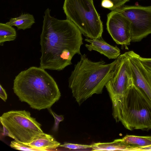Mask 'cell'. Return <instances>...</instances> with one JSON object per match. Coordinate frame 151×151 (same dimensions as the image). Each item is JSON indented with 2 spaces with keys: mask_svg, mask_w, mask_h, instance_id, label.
<instances>
[{
  "mask_svg": "<svg viewBox=\"0 0 151 151\" xmlns=\"http://www.w3.org/2000/svg\"><path fill=\"white\" fill-rule=\"evenodd\" d=\"M85 41L89 44L85 46L89 51H96L109 59H116L120 54V50L116 46H114L106 42L102 37L96 39L86 38Z\"/></svg>",
  "mask_w": 151,
  "mask_h": 151,
  "instance_id": "obj_11",
  "label": "cell"
},
{
  "mask_svg": "<svg viewBox=\"0 0 151 151\" xmlns=\"http://www.w3.org/2000/svg\"><path fill=\"white\" fill-rule=\"evenodd\" d=\"M63 8L67 18L87 38L102 37L103 23L93 0H64Z\"/></svg>",
  "mask_w": 151,
  "mask_h": 151,
  "instance_id": "obj_5",
  "label": "cell"
},
{
  "mask_svg": "<svg viewBox=\"0 0 151 151\" xmlns=\"http://www.w3.org/2000/svg\"><path fill=\"white\" fill-rule=\"evenodd\" d=\"M13 89L21 101L39 110L50 108L61 96L55 80L40 67L21 71L15 77Z\"/></svg>",
  "mask_w": 151,
  "mask_h": 151,
  "instance_id": "obj_2",
  "label": "cell"
},
{
  "mask_svg": "<svg viewBox=\"0 0 151 151\" xmlns=\"http://www.w3.org/2000/svg\"><path fill=\"white\" fill-rule=\"evenodd\" d=\"M112 110L116 122L127 129H151V102L134 84L112 104Z\"/></svg>",
  "mask_w": 151,
  "mask_h": 151,
  "instance_id": "obj_4",
  "label": "cell"
},
{
  "mask_svg": "<svg viewBox=\"0 0 151 151\" xmlns=\"http://www.w3.org/2000/svg\"><path fill=\"white\" fill-rule=\"evenodd\" d=\"M60 146L68 148L70 150L86 149L91 147V145H81L67 142H65L63 144L60 145Z\"/></svg>",
  "mask_w": 151,
  "mask_h": 151,
  "instance_id": "obj_18",
  "label": "cell"
},
{
  "mask_svg": "<svg viewBox=\"0 0 151 151\" xmlns=\"http://www.w3.org/2000/svg\"><path fill=\"white\" fill-rule=\"evenodd\" d=\"M50 11L47 8L43 16L40 67L60 71L72 64L75 55H81L82 34L71 20L55 18L50 15Z\"/></svg>",
  "mask_w": 151,
  "mask_h": 151,
  "instance_id": "obj_1",
  "label": "cell"
},
{
  "mask_svg": "<svg viewBox=\"0 0 151 151\" xmlns=\"http://www.w3.org/2000/svg\"><path fill=\"white\" fill-rule=\"evenodd\" d=\"M116 62V59L108 64L103 60L93 62L85 54L81 55L68 79L69 87L79 105L93 95L102 93Z\"/></svg>",
  "mask_w": 151,
  "mask_h": 151,
  "instance_id": "obj_3",
  "label": "cell"
},
{
  "mask_svg": "<svg viewBox=\"0 0 151 151\" xmlns=\"http://www.w3.org/2000/svg\"><path fill=\"white\" fill-rule=\"evenodd\" d=\"M111 4V11L114 10L123 6L129 0H107Z\"/></svg>",
  "mask_w": 151,
  "mask_h": 151,
  "instance_id": "obj_20",
  "label": "cell"
},
{
  "mask_svg": "<svg viewBox=\"0 0 151 151\" xmlns=\"http://www.w3.org/2000/svg\"><path fill=\"white\" fill-rule=\"evenodd\" d=\"M122 139L126 151H151V136L127 135Z\"/></svg>",
  "mask_w": 151,
  "mask_h": 151,
  "instance_id": "obj_12",
  "label": "cell"
},
{
  "mask_svg": "<svg viewBox=\"0 0 151 151\" xmlns=\"http://www.w3.org/2000/svg\"><path fill=\"white\" fill-rule=\"evenodd\" d=\"M0 97L4 101H6L7 98V94L5 90L0 85Z\"/></svg>",
  "mask_w": 151,
  "mask_h": 151,
  "instance_id": "obj_22",
  "label": "cell"
},
{
  "mask_svg": "<svg viewBox=\"0 0 151 151\" xmlns=\"http://www.w3.org/2000/svg\"><path fill=\"white\" fill-rule=\"evenodd\" d=\"M139 59L144 67L151 72V58H146L139 57Z\"/></svg>",
  "mask_w": 151,
  "mask_h": 151,
  "instance_id": "obj_21",
  "label": "cell"
},
{
  "mask_svg": "<svg viewBox=\"0 0 151 151\" xmlns=\"http://www.w3.org/2000/svg\"><path fill=\"white\" fill-rule=\"evenodd\" d=\"M10 146L11 147L17 150L23 151H37L31 147L18 142L15 140L11 142Z\"/></svg>",
  "mask_w": 151,
  "mask_h": 151,
  "instance_id": "obj_17",
  "label": "cell"
},
{
  "mask_svg": "<svg viewBox=\"0 0 151 151\" xmlns=\"http://www.w3.org/2000/svg\"><path fill=\"white\" fill-rule=\"evenodd\" d=\"M116 59L111 76L105 86L112 104L134 84L127 52L120 55Z\"/></svg>",
  "mask_w": 151,
  "mask_h": 151,
  "instance_id": "obj_7",
  "label": "cell"
},
{
  "mask_svg": "<svg viewBox=\"0 0 151 151\" xmlns=\"http://www.w3.org/2000/svg\"><path fill=\"white\" fill-rule=\"evenodd\" d=\"M92 151H125V145L122 139H115L109 142H98L91 145Z\"/></svg>",
  "mask_w": 151,
  "mask_h": 151,
  "instance_id": "obj_15",
  "label": "cell"
},
{
  "mask_svg": "<svg viewBox=\"0 0 151 151\" xmlns=\"http://www.w3.org/2000/svg\"><path fill=\"white\" fill-rule=\"evenodd\" d=\"M106 29L115 42L127 47L131 42L130 23L121 13L114 10L107 15Z\"/></svg>",
  "mask_w": 151,
  "mask_h": 151,
  "instance_id": "obj_9",
  "label": "cell"
},
{
  "mask_svg": "<svg viewBox=\"0 0 151 151\" xmlns=\"http://www.w3.org/2000/svg\"><path fill=\"white\" fill-rule=\"evenodd\" d=\"M35 23L33 16L29 14H22L18 17L11 18L6 23L11 26H15L18 30H25L31 28Z\"/></svg>",
  "mask_w": 151,
  "mask_h": 151,
  "instance_id": "obj_14",
  "label": "cell"
},
{
  "mask_svg": "<svg viewBox=\"0 0 151 151\" xmlns=\"http://www.w3.org/2000/svg\"><path fill=\"white\" fill-rule=\"evenodd\" d=\"M17 32L12 26L7 24L0 23V45L3 46L4 42L15 40Z\"/></svg>",
  "mask_w": 151,
  "mask_h": 151,
  "instance_id": "obj_16",
  "label": "cell"
},
{
  "mask_svg": "<svg viewBox=\"0 0 151 151\" xmlns=\"http://www.w3.org/2000/svg\"><path fill=\"white\" fill-rule=\"evenodd\" d=\"M115 10L130 22L131 42H140L151 34V6L123 5Z\"/></svg>",
  "mask_w": 151,
  "mask_h": 151,
  "instance_id": "obj_8",
  "label": "cell"
},
{
  "mask_svg": "<svg viewBox=\"0 0 151 151\" xmlns=\"http://www.w3.org/2000/svg\"><path fill=\"white\" fill-rule=\"evenodd\" d=\"M22 143L31 147L37 151L53 150L60 145V143L56 141L52 136L44 133L31 142Z\"/></svg>",
  "mask_w": 151,
  "mask_h": 151,
  "instance_id": "obj_13",
  "label": "cell"
},
{
  "mask_svg": "<svg viewBox=\"0 0 151 151\" xmlns=\"http://www.w3.org/2000/svg\"><path fill=\"white\" fill-rule=\"evenodd\" d=\"M0 121L10 137L20 143H29L44 133L41 124L31 116L30 112L25 110L4 113L0 117Z\"/></svg>",
  "mask_w": 151,
  "mask_h": 151,
  "instance_id": "obj_6",
  "label": "cell"
},
{
  "mask_svg": "<svg viewBox=\"0 0 151 151\" xmlns=\"http://www.w3.org/2000/svg\"><path fill=\"white\" fill-rule=\"evenodd\" d=\"M50 113L52 115L55 119V122L52 128V131L55 132L58 130L60 122L63 121L64 119L62 115H58L54 112L50 108L49 109Z\"/></svg>",
  "mask_w": 151,
  "mask_h": 151,
  "instance_id": "obj_19",
  "label": "cell"
},
{
  "mask_svg": "<svg viewBox=\"0 0 151 151\" xmlns=\"http://www.w3.org/2000/svg\"><path fill=\"white\" fill-rule=\"evenodd\" d=\"M127 52L134 84L151 102V72L142 65L139 55L133 51Z\"/></svg>",
  "mask_w": 151,
  "mask_h": 151,
  "instance_id": "obj_10",
  "label": "cell"
}]
</instances>
